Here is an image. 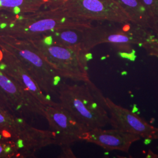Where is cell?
I'll list each match as a JSON object with an SVG mask.
<instances>
[{
    "mask_svg": "<svg viewBox=\"0 0 158 158\" xmlns=\"http://www.w3.org/2000/svg\"><path fill=\"white\" fill-rule=\"evenodd\" d=\"M92 25L91 21L65 17L57 7L17 15L0 12V36L23 40L34 39L57 29L87 28Z\"/></svg>",
    "mask_w": 158,
    "mask_h": 158,
    "instance_id": "6da1fadb",
    "label": "cell"
},
{
    "mask_svg": "<svg viewBox=\"0 0 158 158\" xmlns=\"http://www.w3.org/2000/svg\"><path fill=\"white\" fill-rule=\"evenodd\" d=\"M57 95L61 107L89 130L110 124L104 97L90 80L81 85L63 83Z\"/></svg>",
    "mask_w": 158,
    "mask_h": 158,
    "instance_id": "7a4b0ae2",
    "label": "cell"
},
{
    "mask_svg": "<svg viewBox=\"0 0 158 158\" xmlns=\"http://www.w3.org/2000/svg\"><path fill=\"white\" fill-rule=\"evenodd\" d=\"M0 48L21 61L46 95L58 94L62 77L29 40L0 36Z\"/></svg>",
    "mask_w": 158,
    "mask_h": 158,
    "instance_id": "3957f363",
    "label": "cell"
},
{
    "mask_svg": "<svg viewBox=\"0 0 158 158\" xmlns=\"http://www.w3.org/2000/svg\"><path fill=\"white\" fill-rule=\"evenodd\" d=\"M85 48L90 51L102 44L121 46L135 44L158 57V37L151 31L132 23H121V27L98 25L85 29Z\"/></svg>",
    "mask_w": 158,
    "mask_h": 158,
    "instance_id": "277c9868",
    "label": "cell"
},
{
    "mask_svg": "<svg viewBox=\"0 0 158 158\" xmlns=\"http://www.w3.org/2000/svg\"><path fill=\"white\" fill-rule=\"evenodd\" d=\"M29 40L60 76L74 81H90L88 73L89 51L59 45L36 38Z\"/></svg>",
    "mask_w": 158,
    "mask_h": 158,
    "instance_id": "5b68a950",
    "label": "cell"
},
{
    "mask_svg": "<svg viewBox=\"0 0 158 158\" xmlns=\"http://www.w3.org/2000/svg\"><path fill=\"white\" fill-rule=\"evenodd\" d=\"M0 136L15 142L23 158L33 157L37 151L55 145V136L51 131L35 128L1 105Z\"/></svg>",
    "mask_w": 158,
    "mask_h": 158,
    "instance_id": "8992f818",
    "label": "cell"
},
{
    "mask_svg": "<svg viewBox=\"0 0 158 158\" xmlns=\"http://www.w3.org/2000/svg\"><path fill=\"white\" fill-rule=\"evenodd\" d=\"M55 7L65 17L76 20L132 23L127 12L115 0H62Z\"/></svg>",
    "mask_w": 158,
    "mask_h": 158,
    "instance_id": "52a82bcc",
    "label": "cell"
},
{
    "mask_svg": "<svg viewBox=\"0 0 158 158\" xmlns=\"http://www.w3.org/2000/svg\"><path fill=\"white\" fill-rule=\"evenodd\" d=\"M0 105L15 115L28 114L43 117L45 107L1 69Z\"/></svg>",
    "mask_w": 158,
    "mask_h": 158,
    "instance_id": "ba28073f",
    "label": "cell"
},
{
    "mask_svg": "<svg viewBox=\"0 0 158 158\" xmlns=\"http://www.w3.org/2000/svg\"><path fill=\"white\" fill-rule=\"evenodd\" d=\"M44 117L54 135L55 145L60 147L81 141L85 134L89 131L62 107L60 103L57 106H46Z\"/></svg>",
    "mask_w": 158,
    "mask_h": 158,
    "instance_id": "9c48e42d",
    "label": "cell"
},
{
    "mask_svg": "<svg viewBox=\"0 0 158 158\" xmlns=\"http://www.w3.org/2000/svg\"><path fill=\"white\" fill-rule=\"evenodd\" d=\"M107 110L110 113V124L113 128L139 136L149 140L158 139V128L129 110L115 104L109 98H104Z\"/></svg>",
    "mask_w": 158,
    "mask_h": 158,
    "instance_id": "30bf717a",
    "label": "cell"
},
{
    "mask_svg": "<svg viewBox=\"0 0 158 158\" xmlns=\"http://www.w3.org/2000/svg\"><path fill=\"white\" fill-rule=\"evenodd\" d=\"M0 69L16 81L44 106H57L40 89L33 77L15 56L0 48Z\"/></svg>",
    "mask_w": 158,
    "mask_h": 158,
    "instance_id": "8fae6325",
    "label": "cell"
},
{
    "mask_svg": "<svg viewBox=\"0 0 158 158\" xmlns=\"http://www.w3.org/2000/svg\"><path fill=\"white\" fill-rule=\"evenodd\" d=\"M139 136L113 128H102L89 130L85 134L81 141L96 144L108 151H120L128 152L131 145L141 139Z\"/></svg>",
    "mask_w": 158,
    "mask_h": 158,
    "instance_id": "7c38bea8",
    "label": "cell"
},
{
    "mask_svg": "<svg viewBox=\"0 0 158 158\" xmlns=\"http://www.w3.org/2000/svg\"><path fill=\"white\" fill-rule=\"evenodd\" d=\"M62 0H0V12L23 14L56 6Z\"/></svg>",
    "mask_w": 158,
    "mask_h": 158,
    "instance_id": "4fadbf2b",
    "label": "cell"
},
{
    "mask_svg": "<svg viewBox=\"0 0 158 158\" xmlns=\"http://www.w3.org/2000/svg\"><path fill=\"white\" fill-rule=\"evenodd\" d=\"M87 28L60 29L47 32L37 38L59 45L87 51L85 46V31Z\"/></svg>",
    "mask_w": 158,
    "mask_h": 158,
    "instance_id": "5bb4252c",
    "label": "cell"
},
{
    "mask_svg": "<svg viewBox=\"0 0 158 158\" xmlns=\"http://www.w3.org/2000/svg\"><path fill=\"white\" fill-rule=\"evenodd\" d=\"M130 16L132 23L150 31L147 12L141 0H115Z\"/></svg>",
    "mask_w": 158,
    "mask_h": 158,
    "instance_id": "9a60e30c",
    "label": "cell"
},
{
    "mask_svg": "<svg viewBox=\"0 0 158 158\" xmlns=\"http://www.w3.org/2000/svg\"><path fill=\"white\" fill-rule=\"evenodd\" d=\"M150 25V31L158 37V0H141Z\"/></svg>",
    "mask_w": 158,
    "mask_h": 158,
    "instance_id": "2e32d148",
    "label": "cell"
},
{
    "mask_svg": "<svg viewBox=\"0 0 158 158\" xmlns=\"http://www.w3.org/2000/svg\"><path fill=\"white\" fill-rule=\"evenodd\" d=\"M23 158L21 149L12 140L0 136V158Z\"/></svg>",
    "mask_w": 158,
    "mask_h": 158,
    "instance_id": "e0dca14e",
    "label": "cell"
},
{
    "mask_svg": "<svg viewBox=\"0 0 158 158\" xmlns=\"http://www.w3.org/2000/svg\"><path fill=\"white\" fill-rule=\"evenodd\" d=\"M62 151V153L60 155V158H76L74 154L70 145H64L61 147Z\"/></svg>",
    "mask_w": 158,
    "mask_h": 158,
    "instance_id": "ac0fdd59",
    "label": "cell"
},
{
    "mask_svg": "<svg viewBox=\"0 0 158 158\" xmlns=\"http://www.w3.org/2000/svg\"></svg>",
    "mask_w": 158,
    "mask_h": 158,
    "instance_id": "d6986e66",
    "label": "cell"
}]
</instances>
